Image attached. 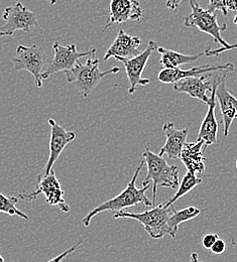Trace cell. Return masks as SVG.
<instances>
[{"label": "cell", "instance_id": "6da1fadb", "mask_svg": "<svg viewBox=\"0 0 237 262\" xmlns=\"http://www.w3.org/2000/svg\"><path fill=\"white\" fill-rule=\"evenodd\" d=\"M144 164H145L144 160L140 162V164L137 166L131 182L128 183L127 187L119 195L104 202L103 204H100L95 209H93L91 212H89L86 215V217L83 218L82 222H83L84 226H86V227L90 226L91 221L95 216L101 214L103 212H106V211H112L115 213V212L122 211L126 208H131V207H134V206L139 205V204H142L146 207L153 206V201H149L148 198L145 195L146 191L148 189H150V187H152L150 183L143 185V187L141 189L137 188L136 186L137 177H138L139 172L141 171Z\"/></svg>", "mask_w": 237, "mask_h": 262}, {"label": "cell", "instance_id": "7a4b0ae2", "mask_svg": "<svg viewBox=\"0 0 237 262\" xmlns=\"http://www.w3.org/2000/svg\"><path fill=\"white\" fill-rule=\"evenodd\" d=\"M189 1L192 8V12L187 17H185L184 26L190 29H197L202 33L209 34L210 36L213 37V40L215 43L221 46L220 49H217L214 51L207 49L206 57L218 56L222 53L227 52L229 43H227L221 36V33L227 30V25L224 24L223 26H220L217 21V14L212 13L207 9L202 8L197 2V0H189Z\"/></svg>", "mask_w": 237, "mask_h": 262}, {"label": "cell", "instance_id": "3957f363", "mask_svg": "<svg viewBox=\"0 0 237 262\" xmlns=\"http://www.w3.org/2000/svg\"><path fill=\"white\" fill-rule=\"evenodd\" d=\"M142 158L147 166V174L142 182V186L153 182V206H156L157 192L159 187L178 189L179 187V167L169 165L160 155L145 148Z\"/></svg>", "mask_w": 237, "mask_h": 262}, {"label": "cell", "instance_id": "277c9868", "mask_svg": "<svg viewBox=\"0 0 237 262\" xmlns=\"http://www.w3.org/2000/svg\"><path fill=\"white\" fill-rule=\"evenodd\" d=\"M119 71L120 69L118 67H113L101 72L99 69V60L95 54L94 57L88 59L85 64L78 61L72 69L66 71L65 74L67 82L73 84L83 97L86 98L106 76L117 74Z\"/></svg>", "mask_w": 237, "mask_h": 262}, {"label": "cell", "instance_id": "5b68a950", "mask_svg": "<svg viewBox=\"0 0 237 262\" xmlns=\"http://www.w3.org/2000/svg\"><path fill=\"white\" fill-rule=\"evenodd\" d=\"M174 210L173 205L166 207L164 204L154 206L153 209L142 213H132L126 211H118L113 214L114 219L127 218L138 221L153 239H161L166 235L171 237L169 219Z\"/></svg>", "mask_w": 237, "mask_h": 262}, {"label": "cell", "instance_id": "8992f818", "mask_svg": "<svg viewBox=\"0 0 237 262\" xmlns=\"http://www.w3.org/2000/svg\"><path fill=\"white\" fill-rule=\"evenodd\" d=\"M227 72H211L199 76L187 77L177 81L174 89L180 93H186L192 98L198 99L206 105L210 102L212 90L219 82L227 78Z\"/></svg>", "mask_w": 237, "mask_h": 262}, {"label": "cell", "instance_id": "52a82bcc", "mask_svg": "<svg viewBox=\"0 0 237 262\" xmlns=\"http://www.w3.org/2000/svg\"><path fill=\"white\" fill-rule=\"evenodd\" d=\"M12 63L16 72L27 71L34 78L36 87H42L41 74L45 67L48 65L49 59L46 51L36 45L27 47L19 45L16 49V56L12 58Z\"/></svg>", "mask_w": 237, "mask_h": 262}, {"label": "cell", "instance_id": "ba28073f", "mask_svg": "<svg viewBox=\"0 0 237 262\" xmlns=\"http://www.w3.org/2000/svg\"><path fill=\"white\" fill-rule=\"evenodd\" d=\"M2 18L5 24L0 27V37L12 36L17 31L30 33L38 28L37 15L21 2H16L14 5L6 7Z\"/></svg>", "mask_w": 237, "mask_h": 262}, {"label": "cell", "instance_id": "9c48e42d", "mask_svg": "<svg viewBox=\"0 0 237 262\" xmlns=\"http://www.w3.org/2000/svg\"><path fill=\"white\" fill-rule=\"evenodd\" d=\"M40 194L45 195L47 203H49L51 206L58 207L65 214H68L70 212V206L64 199L65 191L62 189V186L54 169H52L48 176L42 177L38 180V184L33 193L28 194L24 192L17 196L19 198V200H27L33 202Z\"/></svg>", "mask_w": 237, "mask_h": 262}, {"label": "cell", "instance_id": "30bf717a", "mask_svg": "<svg viewBox=\"0 0 237 262\" xmlns=\"http://www.w3.org/2000/svg\"><path fill=\"white\" fill-rule=\"evenodd\" d=\"M54 58L52 61H49L48 65L45 67L41 78L42 80L49 79L52 75L59 72H66L72 69L75 64L84 57L94 55L96 53L95 49L88 50L85 52H78L75 43L69 46H62L59 41H55L53 45Z\"/></svg>", "mask_w": 237, "mask_h": 262}, {"label": "cell", "instance_id": "8fae6325", "mask_svg": "<svg viewBox=\"0 0 237 262\" xmlns=\"http://www.w3.org/2000/svg\"><path fill=\"white\" fill-rule=\"evenodd\" d=\"M158 49V45L154 40H149L146 49L142 52H140L138 55H136L130 59H119L118 62H121L126 72V76L130 82V88L128 93L134 94L138 86H145L150 83L149 79H143L142 73L145 69V66L147 64L149 58L152 57L153 53H155Z\"/></svg>", "mask_w": 237, "mask_h": 262}, {"label": "cell", "instance_id": "7c38bea8", "mask_svg": "<svg viewBox=\"0 0 237 262\" xmlns=\"http://www.w3.org/2000/svg\"><path fill=\"white\" fill-rule=\"evenodd\" d=\"M48 122L51 127L50 156L42 172L38 176V180L50 173L63 150L76 138V133L74 131L67 130L65 127L57 123L53 118H50Z\"/></svg>", "mask_w": 237, "mask_h": 262}, {"label": "cell", "instance_id": "4fadbf2b", "mask_svg": "<svg viewBox=\"0 0 237 262\" xmlns=\"http://www.w3.org/2000/svg\"><path fill=\"white\" fill-rule=\"evenodd\" d=\"M142 18L143 11L138 0H110L109 16L103 32L115 24L140 21Z\"/></svg>", "mask_w": 237, "mask_h": 262}, {"label": "cell", "instance_id": "5bb4252c", "mask_svg": "<svg viewBox=\"0 0 237 262\" xmlns=\"http://www.w3.org/2000/svg\"><path fill=\"white\" fill-rule=\"evenodd\" d=\"M140 37L136 35H131L125 33L122 28H120L114 41L106 51L103 60L108 61L109 59L114 58L115 61H117L119 59L133 58L140 53Z\"/></svg>", "mask_w": 237, "mask_h": 262}, {"label": "cell", "instance_id": "9a60e30c", "mask_svg": "<svg viewBox=\"0 0 237 262\" xmlns=\"http://www.w3.org/2000/svg\"><path fill=\"white\" fill-rule=\"evenodd\" d=\"M235 70V66L231 63L224 64V65H204L199 67H194L188 70H183L180 68H173V69H163L159 75L158 79L160 82L164 84H175L177 81L193 76H199L206 73L211 72H227L232 73Z\"/></svg>", "mask_w": 237, "mask_h": 262}, {"label": "cell", "instance_id": "2e32d148", "mask_svg": "<svg viewBox=\"0 0 237 262\" xmlns=\"http://www.w3.org/2000/svg\"><path fill=\"white\" fill-rule=\"evenodd\" d=\"M226 78L222 79L216 88V100L220 105V111L222 114L223 122V134L228 136L230 126L235 119L237 114V98L226 88Z\"/></svg>", "mask_w": 237, "mask_h": 262}, {"label": "cell", "instance_id": "e0dca14e", "mask_svg": "<svg viewBox=\"0 0 237 262\" xmlns=\"http://www.w3.org/2000/svg\"><path fill=\"white\" fill-rule=\"evenodd\" d=\"M206 147L207 145L202 139H197V141L191 143H185L180 155V160L188 171L196 174H203L205 163L207 162L204 157Z\"/></svg>", "mask_w": 237, "mask_h": 262}, {"label": "cell", "instance_id": "ac0fdd59", "mask_svg": "<svg viewBox=\"0 0 237 262\" xmlns=\"http://www.w3.org/2000/svg\"><path fill=\"white\" fill-rule=\"evenodd\" d=\"M163 131L166 135V143L161 148L159 155H167L170 160H180L181 151L187 142L189 130L187 128L177 129L171 122H167L163 125Z\"/></svg>", "mask_w": 237, "mask_h": 262}, {"label": "cell", "instance_id": "d6986e66", "mask_svg": "<svg viewBox=\"0 0 237 262\" xmlns=\"http://www.w3.org/2000/svg\"><path fill=\"white\" fill-rule=\"evenodd\" d=\"M216 88L217 86L211 92L210 102L207 104L208 110L201 123L199 133H198V138H197V139H202L207 146L213 145L217 142V134L219 129V125L215 115V108H216V102H217L216 96H215Z\"/></svg>", "mask_w": 237, "mask_h": 262}, {"label": "cell", "instance_id": "ffe728a7", "mask_svg": "<svg viewBox=\"0 0 237 262\" xmlns=\"http://www.w3.org/2000/svg\"><path fill=\"white\" fill-rule=\"evenodd\" d=\"M157 52L161 56L160 63L165 69L180 68V66L186 65L198 61L202 57H206V51L197 55H185L163 47H158Z\"/></svg>", "mask_w": 237, "mask_h": 262}, {"label": "cell", "instance_id": "44dd1931", "mask_svg": "<svg viewBox=\"0 0 237 262\" xmlns=\"http://www.w3.org/2000/svg\"><path fill=\"white\" fill-rule=\"evenodd\" d=\"M201 213H202V209H200L196 206H189L180 211H176L174 208L169 219V227L171 230V238L176 237L178 230H179V226L182 223H185V222L195 219Z\"/></svg>", "mask_w": 237, "mask_h": 262}, {"label": "cell", "instance_id": "7402d4cb", "mask_svg": "<svg viewBox=\"0 0 237 262\" xmlns=\"http://www.w3.org/2000/svg\"><path fill=\"white\" fill-rule=\"evenodd\" d=\"M202 183V179L198 178L196 173L191 172V171H187V173L184 176L180 187H178V191L176 192V194L174 195L173 198H170L169 201L164 204L166 207L171 206L175 202H177L179 199L183 198L185 195L189 194L192 190H194L198 185H200Z\"/></svg>", "mask_w": 237, "mask_h": 262}, {"label": "cell", "instance_id": "603a6c76", "mask_svg": "<svg viewBox=\"0 0 237 262\" xmlns=\"http://www.w3.org/2000/svg\"><path fill=\"white\" fill-rule=\"evenodd\" d=\"M18 201V196H6L0 193V213L7 214L9 216H18L25 220H30V217L16 207Z\"/></svg>", "mask_w": 237, "mask_h": 262}, {"label": "cell", "instance_id": "cb8c5ba5", "mask_svg": "<svg viewBox=\"0 0 237 262\" xmlns=\"http://www.w3.org/2000/svg\"><path fill=\"white\" fill-rule=\"evenodd\" d=\"M206 9L212 13L219 10L226 16L228 11L237 12V0H209V5Z\"/></svg>", "mask_w": 237, "mask_h": 262}, {"label": "cell", "instance_id": "d4e9b609", "mask_svg": "<svg viewBox=\"0 0 237 262\" xmlns=\"http://www.w3.org/2000/svg\"><path fill=\"white\" fill-rule=\"evenodd\" d=\"M219 238V236L216 233H208L204 235L202 238V246L205 249L210 250L212 245L215 243V241Z\"/></svg>", "mask_w": 237, "mask_h": 262}, {"label": "cell", "instance_id": "484cf974", "mask_svg": "<svg viewBox=\"0 0 237 262\" xmlns=\"http://www.w3.org/2000/svg\"><path fill=\"white\" fill-rule=\"evenodd\" d=\"M225 249H226V244H225V242L222 239H220V237L215 241V243L210 248V250L214 254H217V255L222 254L225 251Z\"/></svg>", "mask_w": 237, "mask_h": 262}, {"label": "cell", "instance_id": "4316f807", "mask_svg": "<svg viewBox=\"0 0 237 262\" xmlns=\"http://www.w3.org/2000/svg\"><path fill=\"white\" fill-rule=\"evenodd\" d=\"M83 241H84V239L83 240H80L78 243H76L75 245H73L70 249H68L67 251H65V252H63L62 254H60V255H58V256H56L55 258H53V259H51L50 262H54V261H61V260H63V259H65V257H67L70 253H72V252H74L80 245H82V243H83Z\"/></svg>", "mask_w": 237, "mask_h": 262}, {"label": "cell", "instance_id": "83f0119b", "mask_svg": "<svg viewBox=\"0 0 237 262\" xmlns=\"http://www.w3.org/2000/svg\"><path fill=\"white\" fill-rule=\"evenodd\" d=\"M182 1L183 0H166V6L169 8V10L174 11L178 8V6Z\"/></svg>", "mask_w": 237, "mask_h": 262}, {"label": "cell", "instance_id": "f1b7e54d", "mask_svg": "<svg viewBox=\"0 0 237 262\" xmlns=\"http://www.w3.org/2000/svg\"><path fill=\"white\" fill-rule=\"evenodd\" d=\"M41 1H47V2H49L52 5H55L58 2V0H41Z\"/></svg>", "mask_w": 237, "mask_h": 262}, {"label": "cell", "instance_id": "f546056e", "mask_svg": "<svg viewBox=\"0 0 237 262\" xmlns=\"http://www.w3.org/2000/svg\"><path fill=\"white\" fill-rule=\"evenodd\" d=\"M231 244H232V245H233V246H236V247H237L236 240H234V239H232V240H231Z\"/></svg>", "mask_w": 237, "mask_h": 262}, {"label": "cell", "instance_id": "4dcf8cb0", "mask_svg": "<svg viewBox=\"0 0 237 262\" xmlns=\"http://www.w3.org/2000/svg\"><path fill=\"white\" fill-rule=\"evenodd\" d=\"M233 23H234V25L237 27V14L234 16V19H233Z\"/></svg>", "mask_w": 237, "mask_h": 262}, {"label": "cell", "instance_id": "1f68e13d", "mask_svg": "<svg viewBox=\"0 0 237 262\" xmlns=\"http://www.w3.org/2000/svg\"><path fill=\"white\" fill-rule=\"evenodd\" d=\"M4 261V258H3V257H2V255H1V254H0V262H3Z\"/></svg>", "mask_w": 237, "mask_h": 262}, {"label": "cell", "instance_id": "d6a6232c", "mask_svg": "<svg viewBox=\"0 0 237 262\" xmlns=\"http://www.w3.org/2000/svg\"><path fill=\"white\" fill-rule=\"evenodd\" d=\"M235 166H236V170H237V159H236V161H235Z\"/></svg>", "mask_w": 237, "mask_h": 262}, {"label": "cell", "instance_id": "836d02e7", "mask_svg": "<svg viewBox=\"0 0 237 262\" xmlns=\"http://www.w3.org/2000/svg\"><path fill=\"white\" fill-rule=\"evenodd\" d=\"M235 118H237V114H236V117H235Z\"/></svg>", "mask_w": 237, "mask_h": 262}]
</instances>
